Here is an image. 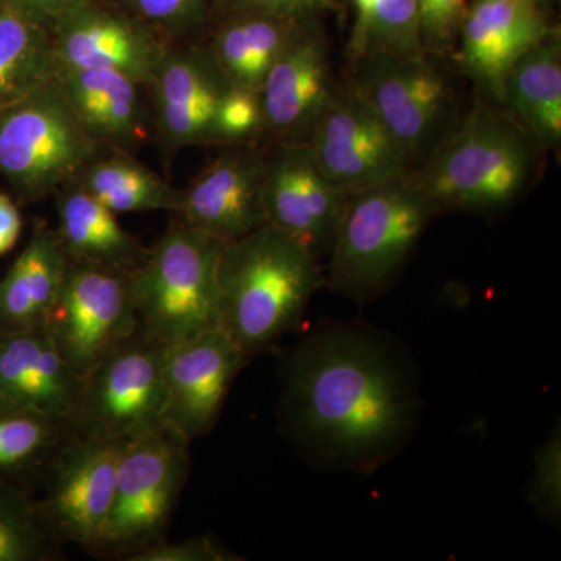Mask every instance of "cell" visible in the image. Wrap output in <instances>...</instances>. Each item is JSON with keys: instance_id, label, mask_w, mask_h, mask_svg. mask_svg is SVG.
Here are the masks:
<instances>
[{"instance_id": "22", "label": "cell", "mask_w": 561, "mask_h": 561, "mask_svg": "<svg viewBox=\"0 0 561 561\" xmlns=\"http://www.w3.org/2000/svg\"><path fill=\"white\" fill-rule=\"evenodd\" d=\"M319 21L260 11H217L210 18L213 27L205 43L234 87L260 94L262 81L280 54Z\"/></svg>"}, {"instance_id": "29", "label": "cell", "mask_w": 561, "mask_h": 561, "mask_svg": "<svg viewBox=\"0 0 561 561\" xmlns=\"http://www.w3.org/2000/svg\"><path fill=\"white\" fill-rule=\"evenodd\" d=\"M424 51L419 0H376L354 24L348 46L351 60L365 54L411 57Z\"/></svg>"}, {"instance_id": "35", "label": "cell", "mask_w": 561, "mask_h": 561, "mask_svg": "<svg viewBox=\"0 0 561 561\" xmlns=\"http://www.w3.org/2000/svg\"><path fill=\"white\" fill-rule=\"evenodd\" d=\"M242 557L225 548L208 535L169 542L162 540L142 551L133 553L127 561H239Z\"/></svg>"}, {"instance_id": "14", "label": "cell", "mask_w": 561, "mask_h": 561, "mask_svg": "<svg viewBox=\"0 0 561 561\" xmlns=\"http://www.w3.org/2000/svg\"><path fill=\"white\" fill-rule=\"evenodd\" d=\"M346 197L321 172L308 144L273 142L265 150V224L297 239L317 260L330 253Z\"/></svg>"}, {"instance_id": "6", "label": "cell", "mask_w": 561, "mask_h": 561, "mask_svg": "<svg viewBox=\"0 0 561 561\" xmlns=\"http://www.w3.org/2000/svg\"><path fill=\"white\" fill-rule=\"evenodd\" d=\"M105 149L81 124L57 76L0 113V173L22 203L57 194Z\"/></svg>"}, {"instance_id": "1", "label": "cell", "mask_w": 561, "mask_h": 561, "mask_svg": "<svg viewBox=\"0 0 561 561\" xmlns=\"http://www.w3.org/2000/svg\"><path fill=\"white\" fill-rule=\"evenodd\" d=\"M279 368L280 430L317 467L370 474L419 427V371L389 332L331 321L302 337Z\"/></svg>"}, {"instance_id": "33", "label": "cell", "mask_w": 561, "mask_h": 561, "mask_svg": "<svg viewBox=\"0 0 561 561\" xmlns=\"http://www.w3.org/2000/svg\"><path fill=\"white\" fill-rule=\"evenodd\" d=\"M264 135L260 94L231 87L217 114V136L221 146L251 144Z\"/></svg>"}, {"instance_id": "15", "label": "cell", "mask_w": 561, "mask_h": 561, "mask_svg": "<svg viewBox=\"0 0 561 561\" xmlns=\"http://www.w3.org/2000/svg\"><path fill=\"white\" fill-rule=\"evenodd\" d=\"M249 360L219 327L165 346L164 426L190 443L208 434Z\"/></svg>"}, {"instance_id": "36", "label": "cell", "mask_w": 561, "mask_h": 561, "mask_svg": "<svg viewBox=\"0 0 561 561\" xmlns=\"http://www.w3.org/2000/svg\"><path fill=\"white\" fill-rule=\"evenodd\" d=\"M247 10L295 20H321L341 10V0H217L216 11ZM214 16V14H213Z\"/></svg>"}, {"instance_id": "38", "label": "cell", "mask_w": 561, "mask_h": 561, "mask_svg": "<svg viewBox=\"0 0 561 561\" xmlns=\"http://www.w3.org/2000/svg\"><path fill=\"white\" fill-rule=\"evenodd\" d=\"M5 2L20 7L33 16L54 25V22L60 20L62 14L69 13L70 10L77 9L90 0H5Z\"/></svg>"}, {"instance_id": "34", "label": "cell", "mask_w": 561, "mask_h": 561, "mask_svg": "<svg viewBox=\"0 0 561 561\" xmlns=\"http://www.w3.org/2000/svg\"><path fill=\"white\" fill-rule=\"evenodd\" d=\"M468 5V0H419L424 49H449L459 38Z\"/></svg>"}, {"instance_id": "37", "label": "cell", "mask_w": 561, "mask_h": 561, "mask_svg": "<svg viewBox=\"0 0 561 561\" xmlns=\"http://www.w3.org/2000/svg\"><path fill=\"white\" fill-rule=\"evenodd\" d=\"M21 231L20 208L10 195L0 192V256L13 250L20 241Z\"/></svg>"}, {"instance_id": "4", "label": "cell", "mask_w": 561, "mask_h": 561, "mask_svg": "<svg viewBox=\"0 0 561 561\" xmlns=\"http://www.w3.org/2000/svg\"><path fill=\"white\" fill-rule=\"evenodd\" d=\"M434 216L409 175L350 194L328 253L327 286L357 302L375 300L389 289Z\"/></svg>"}, {"instance_id": "21", "label": "cell", "mask_w": 561, "mask_h": 561, "mask_svg": "<svg viewBox=\"0 0 561 561\" xmlns=\"http://www.w3.org/2000/svg\"><path fill=\"white\" fill-rule=\"evenodd\" d=\"M57 80L81 124L108 149L131 151L149 138L140 87L111 69L57 68Z\"/></svg>"}, {"instance_id": "31", "label": "cell", "mask_w": 561, "mask_h": 561, "mask_svg": "<svg viewBox=\"0 0 561 561\" xmlns=\"http://www.w3.org/2000/svg\"><path fill=\"white\" fill-rule=\"evenodd\" d=\"M116 3L169 44L181 43L209 24L217 7V0H117Z\"/></svg>"}, {"instance_id": "30", "label": "cell", "mask_w": 561, "mask_h": 561, "mask_svg": "<svg viewBox=\"0 0 561 561\" xmlns=\"http://www.w3.org/2000/svg\"><path fill=\"white\" fill-rule=\"evenodd\" d=\"M61 553L31 490L0 482V561H55Z\"/></svg>"}, {"instance_id": "23", "label": "cell", "mask_w": 561, "mask_h": 561, "mask_svg": "<svg viewBox=\"0 0 561 561\" xmlns=\"http://www.w3.org/2000/svg\"><path fill=\"white\" fill-rule=\"evenodd\" d=\"M55 197L58 225L54 231L70 262L131 273L144 261L149 249L122 227L114 210L79 184H66Z\"/></svg>"}, {"instance_id": "3", "label": "cell", "mask_w": 561, "mask_h": 561, "mask_svg": "<svg viewBox=\"0 0 561 561\" xmlns=\"http://www.w3.org/2000/svg\"><path fill=\"white\" fill-rule=\"evenodd\" d=\"M541 149L504 110L478 105L409 176L437 214H493L529 190Z\"/></svg>"}, {"instance_id": "20", "label": "cell", "mask_w": 561, "mask_h": 561, "mask_svg": "<svg viewBox=\"0 0 561 561\" xmlns=\"http://www.w3.org/2000/svg\"><path fill=\"white\" fill-rule=\"evenodd\" d=\"M81 389L46 327L0 334V394L72 426Z\"/></svg>"}, {"instance_id": "18", "label": "cell", "mask_w": 561, "mask_h": 561, "mask_svg": "<svg viewBox=\"0 0 561 561\" xmlns=\"http://www.w3.org/2000/svg\"><path fill=\"white\" fill-rule=\"evenodd\" d=\"M335 91L319 21L280 54L262 81L264 135L273 142H305Z\"/></svg>"}, {"instance_id": "13", "label": "cell", "mask_w": 561, "mask_h": 561, "mask_svg": "<svg viewBox=\"0 0 561 561\" xmlns=\"http://www.w3.org/2000/svg\"><path fill=\"white\" fill-rule=\"evenodd\" d=\"M305 142L321 172L348 195L412 172L404 151L350 87L335 91Z\"/></svg>"}, {"instance_id": "11", "label": "cell", "mask_w": 561, "mask_h": 561, "mask_svg": "<svg viewBox=\"0 0 561 561\" xmlns=\"http://www.w3.org/2000/svg\"><path fill=\"white\" fill-rule=\"evenodd\" d=\"M128 442L73 434L51 463L41 519L60 545L92 549L108 519L122 453Z\"/></svg>"}, {"instance_id": "16", "label": "cell", "mask_w": 561, "mask_h": 561, "mask_svg": "<svg viewBox=\"0 0 561 561\" xmlns=\"http://www.w3.org/2000/svg\"><path fill=\"white\" fill-rule=\"evenodd\" d=\"M57 68L117 70L147 88L171 44L108 0H90L51 25Z\"/></svg>"}, {"instance_id": "8", "label": "cell", "mask_w": 561, "mask_h": 561, "mask_svg": "<svg viewBox=\"0 0 561 561\" xmlns=\"http://www.w3.org/2000/svg\"><path fill=\"white\" fill-rule=\"evenodd\" d=\"M165 345L142 330L83 378L73 434L130 442L164 426Z\"/></svg>"}, {"instance_id": "12", "label": "cell", "mask_w": 561, "mask_h": 561, "mask_svg": "<svg viewBox=\"0 0 561 561\" xmlns=\"http://www.w3.org/2000/svg\"><path fill=\"white\" fill-rule=\"evenodd\" d=\"M231 87L205 41L169 46L147 84L154 133L164 154L219 146L217 114Z\"/></svg>"}, {"instance_id": "26", "label": "cell", "mask_w": 561, "mask_h": 561, "mask_svg": "<svg viewBox=\"0 0 561 561\" xmlns=\"http://www.w3.org/2000/svg\"><path fill=\"white\" fill-rule=\"evenodd\" d=\"M73 183L116 214L164 210L176 216L183 198V191L122 149L102 150Z\"/></svg>"}, {"instance_id": "25", "label": "cell", "mask_w": 561, "mask_h": 561, "mask_svg": "<svg viewBox=\"0 0 561 561\" xmlns=\"http://www.w3.org/2000/svg\"><path fill=\"white\" fill-rule=\"evenodd\" d=\"M500 103L541 147L561 140V43L552 31L508 70Z\"/></svg>"}, {"instance_id": "2", "label": "cell", "mask_w": 561, "mask_h": 561, "mask_svg": "<svg viewBox=\"0 0 561 561\" xmlns=\"http://www.w3.org/2000/svg\"><path fill=\"white\" fill-rule=\"evenodd\" d=\"M323 286V268L311 251L287 232L262 225L221 249L217 327L251 359L300 328Z\"/></svg>"}, {"instance_id": "19", "label": "cell", "mask_w": 561, "mask_h": 561, "mask_svg": "<svg viewBox=\"0 0 561 561\" xmlns=\"http://www.w3.org/2000/svg\"><path fill=\"white\" fill-rule=\"evenodd\" d=\"M552 31L538 0H472L457 38V58L500 101L508 70Z\"/></svg>"}, {"instance_id": "5", "label": "cell", "mask_w": 561, "mask_h": 561, "mask_svg": "<svg viewBox=\"0 0 561 561\" xmlns=\"http://www.w3.org/2000/svg\"><path fill=\"white\" fill-rule=\"evenodd\" d=\"M225 242L176 221L130 273L139 328L172 345L217 327V272Z\"/></svg>"}, {"instance_id": "24", "label": "cell", "mask_w": 561, "mask_h": 561, "mask_svg": "<svg viewBox=\"0 0 561 561\" xmlns=\"http://www.w3.org/2000/svg\"><path fill=\"white\" fill-rule=\"evenodd\" d=\"M69 260L54 230L39 228L0 278V334L46 327Z\"/></svg>"}, {"instance_id": "9", "label": "cell", "mask_w": 561, "mask_h": 561, "mask_svg": "<svg viewBox=\"0 0 561 561\" xmlns=\"http://www.w3.org/2000/svg\"><path fill=\"white\" fill-rule=\"evenodd\" d=\"M350 88L367 103L408 160L426 158L443 139L454 105L448 77L426 55L365 54L351 60Z\"/></svg>"}, {"instance_id": "17", "label": "cell", "mask_w": 561, "mask_h": 561, "mask_svg": "<svg viewBox=\"0 0 561 561\" xmlns=\"http://www.w3.org/2000/svg\"><path fill=\"white\" fill-rule=\"evenodd\" d=\"M264 158L253 144L227 146L181 190L179 219L225 243L265 225Z\"/></svg>"}, {"instance_id": "10", "label": "cell", "mask_w": 561, "mask_h": 561, "mask_svg": "<svg viewBox=\"0 0 561 561\" xmlns=\"http://www.w3.org/2000/svg\"><path fill=\"white\" fill-rule=\"evenodd\" d=\"M81 379L139 330L130 273L69 261L68 275L46 324Z\"/></svg>"}, {"instance_id": "28", "label": "cell", "mask_w": 561, "mask_h": 561, "mask_svg": "<svg viewBox=\"0 0 561 561\" xmlns=\"http://www.w3.org/2000/svg\"><path fill=\"white\" fill-rule=\"evenodd\" d=\"M57 76L51 25L0 3V113Z\"/></svg>"}, {"instance_id": "39", "label": "cell", "mask_w": 561, "mask_h": 561, "mask_svg": "<svg viewBox=\"0 0 561 561\" xmlns=\"http://www.w3.org/2000/svg\"><path fill=\"white\" fill-rule=\"evenodd\" d=\"M2 2H3V0H0V3H2Z\"/></svg>"}, {"instance_id": "32", "label": "cell", "mask_w": 561, "mask_h": 561, "mask_svg": "<svg viewBox=\"0 0 561 561\" xmlns=\"http://www.w3.org/2000/svg\"><path fill=\"white\" fill-rule=\"evenodd\" d=\"M529 502L540 518L560 522L561 512V432L560 424L535 457L529 483Z\"/></svg>"}, {"instance_id": "27", "label": "cell", "mask_w": 561, "mask_h": 561, "mask_svg": "<svg viewBox=\"0 0 561 561\" xmlns=\"http://www.w3.org/2000/svg\"><path fill=\"white\" fill-rule=\"evenodd\" d=\"M72 435L68 421L0 394V482L31 490Z\"/></svg>"}, {"instance_id": "7", "label": "cell", "mask_w": 561, "mask_h": 561, "mask_svg": "<svg viewBox=\"0 0 561 561\" xmlns=\"http://www.w3.org/2000/svg\"><path fill=\"white\" fill-rule=\"evenodd\" d=\"M190 448L168 426L125 445L110 516L92 552L127 560L164 540L190 476Z\"/></svg>"}]
</instances>
